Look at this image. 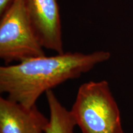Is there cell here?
I'll use <instances>...</instances> for the list:
<instances>
[{
    "label": "cell",
    "instance_id": "cell-4",
    "mask_svg": "<svg viewBox=\"0 0 133 133\" xmlns=\"http://www.w3.org/2000/svg\"><path fill=\"white\" fill-rule=\"evenodd\" d=\"M33 25L44 49L63 53L62 24L57 0H25Z\"/></svg>",
    "mask_w": 133,
    "mask_h": 133
},
{
    "label": "cell",
    "instance_id": "cell-1",
    "mask_svg": "<svg viewBox=\"0 0 133 133\" xmlns=\"http://www.w3.org/2000/svg\"><path fill=\"white\" fill-rule=\"evenodd\" d=\"M108 51L84 54L57 53L24 60L0 66V92L27 107L36 105L43 93L65 81L81 76L110 58Z\"/></svg>",
    "mask_w": 133,
    "mask_h": 133
},
{
    "label": "cell",
    "instance_id": "cell-3",
    "mask_svg": "<svg viewBox=\"0 0 133 133\" xmlns=\"http://www.w3.org/2000/svg\"><path fill=\"white\" fill-rule=\"evenodd\" d=\"M0 16V58L6 64L45 55L25 0H12Z\"/></svg>",
    "mask_w": 133,
    "mask_h": 133
},
{
    "label": "cell",
    "instance_id": "cell-7",
    "mask_svg": "<svg viewBox=\"0 0 133 133\" xmlns=\"http://www.w3.org/2000/svg\"><path fill=\"white\" fill-rule=\"evenodd\" d=\"M12 0H0V14L4 12Z\"/></svg>",
    "mask_w": 133,
    "mask_h": 133
},
{
    "label": "cell",
    "instance_id": "cell-6",
    "mask_svg": "<svg viewBox=\"0 0 133 133\" xmlns=\"http://www.w3.org/2000/svg\"><path fill=\"white\" fill-rule=\"evenodd\" d=\"M46 96L50 116L44 133H74L76 123L70 110L62 105L52 90L47 91Z\"/></svg>",
    "mask_w": 133,
    "mask_h": 133
},
{
    "label": "cell",
    "instance_id": "cell-5",
    "mask_svg": "<svg viewBox=\"0 0 133 133\" xmlns=\"http://www.w3.org/2000/svg\"><path fill=\"white\" fill-rule=\"evenodd\" d=\"M48 121L36 105L0 98V133H43Z\"/></svg>",
    "mask_w": 133,
    "mask_h": 133
},
{
    "label": "cell",
    "instance_id": "cell-2",
    "mask_svg": "<svg viewBox=\"0 0 133 133\" xmlns=\"http://www.w3.org/2000/svg\"><path fill=\"white\" fill-rule=\"evenodd\" d=\"M70 112L82 133H124L118 106L105 80L81 84Z\"/></svg>",
    "mask_w": 133,
    "mask_h": 133
}]
</instances>
